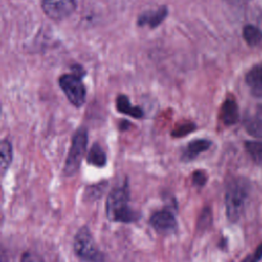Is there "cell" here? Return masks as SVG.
<instances>
[{"label":"cell","mask_w":262,"mask_h":262,"mask_svg":"<svg viewBox=\"0 0 262 262\" xmlns=\"http://www.w3.org/2000/svg\"><path fill=\"white\" fill-rule=\"evenodd\" d=\"M129 193L127 187H118L113 189L106 199L105 211L110 220L116 222H133L138 218L128 205Z\"/></svg>","instance_id":"6da1fadb"},{"label":"cell","mask_w":262,"mask_h":262,"mask_svg":"<svg viewBox=\"0 0 262 262\" xmlns=\"http://www.w3.org/2000/svg\"><path fill=\"white\" fill-rule=\"evenodd\" d=\"M248 198V186L242 179L232 180L227 186L225 193V208L227 218L236 222L244 213Z\"/></svg>","instance_id":"7a4b0ae2"},{"label":"cell","mask_w":262,"mask_h":262,"mask_svg":"<svg viewBox=\"0 0 262 262\" xmlns=\"http://www.w3.org/2000/svg\"><path fill=\"white\" fill-rule=\"evenodd\" d=\"M88 142L87 130L83 127L79 128L73 135L72 144L66 160L63 173L67 176L74 175L80 168L81 161L85 155Z\"/></svg>","instance_id":"3957f363"},{"label":"cell","mask_w":262,"mask_h":262,"mask_svg":"<svg viewBox=\"0 0 262 262\" xmlns=\"http://www.w3.org/2000/svg\"><path fill=\"white\" fill-rule=\"evenodd\" d=\"M58 84L73 105L80 107L84 104L86 99V89L81 76L75 73L62 75L58 79Z\"/></svg>","instance_id":"277c9868"},{"label":"cell","mask_w":262,"mask_h":262,"mask_svg":"<svg viewBox=\"0 0 262 262\" xmlns=\"http://www.w3.org/2000/svg\"><path fill=\"white\" fill-rule=\"evenodd\" d=\"M74 250L83 260L88 262H101L102 255L99 253L96 244L86 227H82L77 232L74 239Z\"/></svg>","instance_id":"5b68a950"},{"label":"cell","mask_w":262,"mask_h":262,"mask_svg":"<svg viewBox=\"0 0 262 262\" xmlns=\"http://www.w3.org/2000/svg\"><path fill=\"white\" fill-rule=\"evenodd\" d=\"M76 7V0H42L43 11L54 20H62L69 17Z\"/></svg>","instance_id":"8992f818"},{"label":"cell","mask_w":262,"mask_h":262,"mask_svg":"<svg viewBox=\"0 0 262 262\" xmlns=\"http://www.w3.org/2000/svg\"><path fill=\"white\" fill-rule=\"evenodd\" d=\"M149 223L161 234H171L177 229V222L174 215L166 210L154 213L149 219Z\"/></svg>","instance_id":"52a82bcc"},{"label":"cell","mask_w":262,"mask_h":262,"mask_svg":"<svg viewBox=\"0 0 262 262\" xmlns=\"http://www.w3.org/2000/svg\"><path fill=\"white\" fill-rule=\"evenodd\" d=\"M167 14H168L167 7L165 5H162V6L158 7L157 9L147 10V11H144L143 13H141L138 17L137 24L140 27L147 26V27L154 29V28H157L159 25H161L164 21Z\"/></svg>","instance_id":"ba28073f"},{"label":"cell","mask_w":262,"mask_h":262,"mask_svg":"<svg viewBox=\"0 0 262 262\" xmlns=\"http://www.w3.org/2000/svg\"><path fill=\"white\" fill-rule=\"evenodd\" d=\"M246 83L254 96L262 97V62L250 69L246 75Z\"/></svg>","instance_id":"9c48e42d"},{"label":"cell","mask_w":262,"mask_h":262,"mask_svg":"<svg viewBox=\"0 0 262 262\" xmlns=\"http://www.w3.org/2000/svg\"><path fill=\"white\" fill-rule=\"evenodd\" d=\"M211 146V141L207 139H195L190 141L182 154L183 161H191L200 154L207 150Z\"/></svg>","instance_id":"30bf717a"},{"label":"cell","mask_w":262,"mask_h":262,"mask_svg":"<svg viewBox=\"0 0 262 262\" xmlns=\"http://www.w3.org/2000/svg\"><path fill=\"white\" fill-rule=\"evenodd\" d=\"M221 119L225 125H233L238 120V107L236 102L227 98L221 106Z\"/></svg>","instance_id":"8fae6325"},{"label":"cell","mask_w":262,"mask_h":262,"mask_svg":"<svg viewBox=\"0 0 262 262\" xmlns=\"http://www.w3.org/2000/svg\"><path fill=\"white\" fill-rule=\"evenodd\" d=\"M116 106H117V110L120 113H123L125 115L131 116L133 118L140 119V118L143 117V111L139 106L131 104L129 98L126 95H124V94L119 95L117 97V99H116Z\"/></svg>","instance_id":"7c38bea8"},{"label":"cell","mask_w":262,"mask_h":262,"mask_svg":"<svg viewBox=\"0 0 262 262\" xmlns=\"http://www.w3.org/2000/svg\"><path fill=\"white\" fill-rule=\"evenodd\" d=\"M243 37L248 45L257 46L262 42V31L255 25H246L243 29Z\"/></svg>","instance_id":"4fadbf2b"},{"label":"cell","mask_w":262,"mask_h":262,"mask_svg":"<svg viewBox=\"0 0 262 262\" xmlns=\"http://www.w3.org/2000/svg\"><path fill=\"white\" fill-rule=\"evenodd\" d=\"M87 162L90 165H93L95 167H103L106 164V156L101 146L98 143H94L88 155H87Z\"/></svg>","instance_id":"5bb4252c"},{"label":"cell","mask_w":262,"mask_h":262,"mask_svg":"<svg viewBox=\"0 0 262 262\" xmlns=\"http://www.w3.org/2000/svg\"><path fill=\"white\" fill-rule=\"evenodd\" d=\"M0 170L2 175L6 172L12 161V146L8 140H2L0 145Z\"/></svg>","instance_id":"9a60e30c"},{"label":"cell","mask_w":262,"mask_h":262,"mask_svg":"<svg viewBox=\"0 0 262 262\" xmlns=\"http://www.w3.org/2000/svg\"><path fill=\"white\" fill-rule=\"evenodd\" d=\"M246 149L252 160L259 166H262V141H247Z\"/></svg>","instance_id":"2e32d148"},{"label":"cell","mask_w":262,"mask_h":262,"mask_svg":"<svg viewBox=\"0 0 262 262\" xmlns=\"http://www.w3.org/2000/svg\"><path fill=\"white\" fill-rule=\"evenodd\" d=\"M245 128L247 132L254 137L262 138V119L260 118H249L245 122Z\"/></svg>","instance_id":"e0dca14e"},{"label":"cell","mask_w":262,"mask_h":262,"mask_svg":"<svg viewBox=\"0 0 262 262\" xmlns=\"http://www.w3.org/2000/svg\"><path fill=\"white\" fill-rule=\"evenodd\" d=\"M207 181V175L204 171H201V170H198V171H194L193 174H192V182L194 185L201 187L203 186Z\"/></svg>","instance_id":"ac0fdd59"},{"label":"cell","mask_w":262,"mask_h":262,"mask_svg":"<svg viewBox=\"0 0 262 262\" xmlns=\"http://www.w3.org/2000/svg\"><path fill=\"white\" fill-rule=\"evenodd\" d=\"M193 129H194V126L192 124H185V125H182L180 128H176L175 131L173 132V135L176 137L185 136V134L191 132Z\"/></svg>","instance_id":"d6986e66"},{"label":"cell","mask_w":262,"mask_h":262,"mask_svg":"<svg viewBox=\"0 0 262 262\" xmlns=\"http://www.w3.org/2000/svg\"><path fill=\"white\" fill-rule=\"evenodd\" d=\"M262 258V244L258 246L255 253L253 255L247 256L242 262H258Z\"/></svg>","instance_id":"ffe728a7"},{"label":"cell","mask_w":262,"mask_h":262,"mask_svg":"<svg viewBox=\"0 0 262 262\" xmlns=\"http://www.w3.org/2000/svg\"><path fill=\"white\" fill-rule=\"evenodd\" d=\"M20 262H43V260L36 254L25 253L20 259Z\"/></svg>","instance_id":"44dd1931"},{"label":"cell","mask_w":262,"mask_h":262,"mask_svg":"<svg viewBox=\"0 0 262 262\" xmlns=\"http://www.w3.org/2000/svg\"><path fill=\"white\" fill-rule=\"evenodd\" d=\"M231 1L235 2V3H246V2H248L250 0H231Z\"/></svg>","instance_id":"7402d4cb"}]
</instances>
